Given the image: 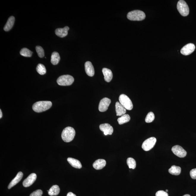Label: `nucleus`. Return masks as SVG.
Wrapping results in <instances>:
<instances>
[{
	"label": "nucleus",
	"mask_w": 196,
	"mask_h": 196,
	"mask_svg": "<svg viewBox=\"0 0 196 196\" xmlns=\"http://www.w3.org/2000/svg\"><path fill=\"white\" fill-rule=\"evenodd\" d=\"M52 103L50 101H40L34 104L32 109L35 112L40 113L44 112L50 109Z\"/></svg>",
	"instance_id": "obj_1"
},
{
	"label": "nucleus",
	"mask_w": 196,
	"mask_h": 196,
	"mask_svg": "<svg viewBox=\"0 0 196 196\" xmlns=\"http://www.w3.org/2000/svg\"><path fill=\"white\" fill-rule=\"evenodd\" d=\"M75 131L71 127H67L65 128L62 132L61 138L62 140L66 143H69L73 140L75 135Z\"/></svg>",
	"instance_id": "obj_2"
},
{
	"label": "nucleus",
	"mask_w": 196,
	"mask_h": 196,
	"mask_svg": "<svg viewBox=\"0 0 196 196\" xmlns=\"http://www.w3.org/2000/svg\"><path fill=\"white\" fill-rule=\"evenodd\" d=\"M128 19L132 21H141L145 19L146 15L143 11L135 10L129 12L127 15Z\"/></svg>",
	"instance_id": "obj_3"
},
{
	"label": "nucleus",
	"mask_w": 196,
	"mask_h": 196,
	"mask_svg": "<svg viewBox=\"0 0 196 196\" xmlns=\"http://www.w3.org/2000/svg\"><path fill=\"white\" fill-rule=\"evenodd\" d=\"M74 78L69 75H64L60 76L57 80L58 85L61 86H69L72 84Z\"/></svg>",
	"instance_id": "obj_4"
},
{
	"label": "nucleus",
	"mask_w": 196,
	"mask_h": 196,
	"mask_svg": "<svg viewBox=\"0 0 196 196\" xmlns=\"http://www.w3.org/2000/svg\"><path fill=\"white\" fill-rule=\"evenodd\" d=\"M119 102L126 110H131L133 108V104L130 98L126 95H120L119 98Z\"/></svg>",
	"instance_id": "obj_5"
},
{
	"label": "nucleus",
	"mask_w": 196,
	"mask_h": 196,
	"mask_svg": "<svg viewBox=\"0 0 196 196\" xmlns=\"http://www.w3.org/2000/svg\"><path fill=\"white\" fill-rule=\"evenodd\" d=\"M177 8L180 14L182 16H187L189 14V8L185 1L180 0L178 1Z\"/></svg>",
	"instance_id": "obj_6"
},
{
	"label": "nucleus",
	"mask_w": 196,
	"mask_h": 196,
	"mask_svg": "<svg viewBox=\"0 0 196 196\" xmlns=\"http://www.w3.org/2000/svg\"><path fill=\"white\" fill-rule=\"evenodd\" d=\"M157 141L156 138L151 137L145 140L142 145V148L145 151H148L152 148Z\"/></svg>",
	"instance_id": "obj_7"
},
{
	"label": "nucleus",
	"mask_w": 196,
	"mask_h": 196,
	"mask_svg": "<svg viewBox=\"0 0 196 196\" xmlns=\"http://www.w3.org/2000/svg\"><path fill=\"white\" fill-rule=\"evenodd\" d=\"M172 151L174 154L180 158H184L187 155V152L182 147L179 145H176L172 148Z\"/></svg>",
	"instance_id": "obj_8"
},
{
	"label": "nucleus",
	"mask_w": 196,
	"mask_h": 196,
	"mask_svg": "<svg viewBox=\"0 0 196 196\" xmlns=\"http://www.w3.org/2000/svg\"><path fill=\"white\" fill-rule=\"evenodd\" d=\"M111 101L108 98H104L100 101L99 106V110L101 112L107 111L110 105Z\"/></svg>",
	"instance_id": "obj_9"
},
{
	"label": "nucleus",
	"mask_w": 196,
	"mask_h": 196,
	"mask_svg": "<svg viewBox=\"0 0 196 196\" xmlns=\"http://www.w3.org/2000/svg\"><path fill=\"white\" fill-rule=\"evenodd\" d=\"M195 48V45L192 43L187 44L181 49V53L184 55H188L192 54Z\"/></svg>",
	"instance_id": "obj_10"
},
{
	"label": "nucleus",
	"mask_w": 196,
	"mask_h": 196,
	"mask_svg": "<svg viewBox=\"0 0 196 196\" xmlns=\"http://www.w3.org/2000/svg\"><path fill=\"white\" fill-rule=\"evenodd\" d=\"M37 176L35 173H32L28 176L23 182V186L27 187L32 185L37 179Z\"/></svg>",
	"instance_id": "obj_11"
},
{
	"label": "nucleus",
	"mask_w": 196,
	"mask_h": 196,
	"mask_svg": "<svg viewBox=\"0 0 196 196\" xmlns=\"http://www.w3.org/2000/svg\"><path fill=\"white\" fill-rule=\"evenodd\" d=\"M99 129L104 132L105 135H112L113 133V127L108 124H101L99 125Z\"/></svg>",
	"instance_id": "obj_12"
},
{
	"label": "nucleus",
	"mask_w": 196,
	"mask_h": 196,
	"mask_svg": "<svg viewBox=\"0 0 196 196\" xmlns=\"http://www.w3.org/2000/svg\"><path fill=\"white\" fill-rule=\"evenodd\" d=\"M85 71L86 74L90 77H92L94 74V67L92 63L90 61H87L85 64Z\"/></svg>",
	"instance_id": "obj_13"
},
{
	"label": "nucleus",
	"mask_w": 196,
	"mask_h": 196,
	"mask_svg": "<svg viewBox=\"0 0 196 196\" xmlns=\"http://www.w3.org/2000/svg\"><path fill=\"white\" fill-rule=\"evenodd\" d=\"M69 27L68 26L63 28H59L56 29L55 34L58 37H64L67 35L68 31L69 30Z\"/></svg>",
	"instance_id": "obj_14"
},
{
	"label": "nucleus",
	"mask_w": 196,
	"mask_h": 196,
	"mask_svg": "<svg viewBox=\"0 0 196 196\" xmlns=\"http://www.w3.org/2000/svg\"><path fill=\"white\" fill-rule=\"evenodd\" d=\"M23 176V173L22 172H19L18 173L15 177L12 179V180L10 183L9 186H8V189H11V188L14 187V186L18 184L22 179Z\"/></svg>",
	"instance_id": "obj_15"
},
{
	"label": "nucleus",
	"mask_w": 196,
	"mask_h": 196,
	"mask_svg": "<svg viewBox=\"0 0 196 196\" xmlns=\"http://www.w3.org/2000/svg\"><path fill=\"white\" fill-rule=\"evenodd\" d=\"M115 107L117 116H121L126 113V109L120 103V102H117L116 104Z\"/></svg>",
	"instance_id": "obj_16"
},
{
	"label": "nucleus",
	"mask_w": 196,
	"mask_h": 196,
	"mask_svg": "<svg viewBox=\"0 0 196 196\" xmlns=\"http://www.w3.org/2000/svg\"><path fill=\"white\" fill-rule=\"evenodd\" d=\"M103 74L104 76V79L107 82H110L113 78V73L111 70L107 68H103Z\"/></svg>",
	"instance_id": "obj_17"
},
{
	"label": "nucleus",
	"mask_w": 196,
	"mask_h": 196,
	"mask_svg": "<svg viewBox=\"0 0 196 196\" xmlns=\"http://www.w3.org/2000/svg\"><path fill=\"white\" fill-rule=\"evenodd\" d=\"M106 165V161L103 159H99L96 160L93 163V166L96 170L102 169Z\"/></svg>",
	"instance_id": "obj_18"
},
{
	"label": "nucleus",
	"mask_w": 196,
	"mask_h": 196,
	"mask_svg": "<svg viewBox=\"0 0 196 196\" xmlns=\"http://www.w3.org/2000/svg\"><path fill=\"white\" fill-rule=\"evenodd\" d=\"M15 20L14 16H11L8 19L5 26L4 27V30L6 31H8L12 28Z\"/></svg>",
	"instance_id": "obj_19"
},
{
	"label": "nucleus",
	"mask_w": 196,
	"mask_h": 196,
	"mask_svg": "<svg viewBox=\"0 0 196 196\" xmlns=\"http://www.w3.org/2000/svg\"><path fill=\"white\" fill-rule=\"evenodd\" d=\"M67 161L73 167L79 169H81L82 167L81 162L78 159L72 158H68L67 159Z\"/></svg>",
	"instance_id": "obj_20"
},
{
	"label": "nucleus",
	"mask_w": 196,
	"mask_h": 196,
	"mask_svg": "<svg viewBox=\"0 0 196 196\" xmlns=\"http://www.w3.org/2000/svg\"><path fill=\"white\" fill-rule=\"evenodd\" d=\"M47 192H48V194L50 196H56L59 193L60 188L58 185H53L49 190H47Z\"/></svg>",
	"instance_id": "obj_21"
},
{
	"label": "nucleus",
	"mask_w": 196,
	"mask_h": 196,
	"mask_svg": "<svg viewBox=\"0 0 196 196\" xmlns=\"http://www.w3.org/2000/svg\"><path fill=\"white\" fill-rule=\"evenodd\" d=\"M60 59V56L58 52H54L52 53L51 56V60H50L52 64L54 65L58 64Z\"/></svg>",
	"instance_id": "obj_22"
},
{
	"label": "nucleus",
	"mask_w": 196,
	"mask_h": 196,
	"mask_svg": "<svg viewBox=\"0 0 196 196\" xmlns=\"http://www.w3.org/2000/svg\"><path fill=\"white\" fill-rule=\"evenodd\" d=\"M181 168L180 167L173 165L169 170V172L173 175H179L181 173Z\"/></svg>",
	"instance_id": "obj_23"
},
{
	"label": "nucleus",
	"mask_w": 196,
	"mask_h": 196,
	"mask_svg": "<svg viewBox=\"0 0 196 196\" xmlns=\"http://www.w3.org/2000/svg\"><path fill=\"white\" fill-rule=\"evenodd\" d=\"M130 120V117L129 115L127 114H125L122 115L121 117L118 119L117 121L120 125L126 123L129 121Z\"/></svg>",
	"instance_id": "obj_24"
},
{
	"label": "nucleus",
	"mask_w": 196,
	"mask_h": 196,
	"mask_svg": "<svg viewBox=\"0 0 196 196\" xmlns=\"http://www.w3.org/2000/svg\"><path fill=\"white\" fill-rule=\"evenodd\" d=\"M20 53L22 56L26 57H31L32 56L33 52L29 49L24 48L21 50Z\"/></svg>",
	"instance_id": "obj_25"
},
{
	"label": "nucleus",
	"mask_w": 196,
	"mask_h": 196,
	"mask_svg": "<svg viewBox=\"0 0 196 196\" xmlns=\"http://www.w3.org/2000/svg\"><path fill=\"white\" fill-rule=\"evenodd\" d=\"M127 163L130 169H135L136 167V163L135 160L132 158H129L127 160Z\"/></svg>",
	"instance_id": "obj_26"
},
{
	"label": "nucleus",
	"mask_w": 196,
	"mask_h": 196,
	"mask_svg": "<svg viewBox=\"0 0 196 196\" xmlns=\"http://www.w3.org/2000/svg\"><path fill=\"white\" fill-rule=\"evenodd\" d=\"M36 70L37 72L40 75H45L46 73V69L45 67L41 64H39L37 65Z\"/></svg>",
	"instance_id": "obj_27"
},
{
	"label": "nucleus",
	"mask_w": 196,
	"mask_h": 196,
	"mask_svg": "<svg viewBox=\"0 0 196 196\" xmlns=\"http://www.w3.org/2000/svg\"><path fill=\"white\" fill-rule=\"evenodd\" d=\"M155 116L154 114L152 112H150L147 114L146 118H145V122L146 123H150L152 122L154 120Z\"/></svg>",
	"instance_id": "obj_28"
},
{
	"label": "nucleus",
	"mask_w": 196,
	"mask_h": 196,
	"mask_svg": "<svg viewBox=\"0 0 196 196\" xmlns=\"http://www.w3.org/2000/svg\"><path fill=\"white\" fill-rule=\"evenodd\" d=\"M36 51L37 52L38 56L40 58H43L45 56V52L43 49L40 46H37L36 47Z\"/></svg>",
	"instance_id": "obj_29"
},
{
	"label": "nucleus",
	"mask_w": 196,
	"mask_h": 196,
	"mask_svg": "<svg viewBox=\"0 0 196 196\" xmlns=\"http://www.w3.org/2000/svg\"><path fill=\"white\" fill-rule=\"evenodd\" d=\"M42 191L41 189H37L32 192L30 194V196H42Z\"/></svg>",
	"instance_id": "obj_30"
},
{
	"label": "nucleus",
	"mask_w": 196,
	"mask_h": 196,
	"mask_svg": "<svg viewBox=\"0 0 196 196\" xmlns=\"http://www.w3.org/2000/svg\"><path fill=\"white\" fill-rule=\"evenodd\" d=\"M156 196H169L167 193L164 191L160 190L156 193Z\"/></svg>",
	"instance_id": "obj_31"
},
{
	"label": "nucleus",
	"mask_w": 196,
	"mask_h": 196,
	"mask_svg": "<svg viewBox=\"0 0 196 196\" xmlns=\"http://www.w3.org/2000/svg\"><path fill=\"white\" fill-rule=\"evenodd\" d=\"M190 175L192 179H196V168L191 170L190 171Z\"/></svg>",
	"instance_id": "obj_32"
},
{
	"label": "nucleus",
	"mask_w": 196,
	"mask_h": 196,
	"mask_svg": "<svg viewBox=\"0 0 196 196\" xmlns=\"http://www.w3.org/2000/svg\"><path fill=\"white\" fill-rule=\"evenodd\" d=\"M67 196H76V195H75V194L73 193L72 192H69L68 193Z\"/></svg>",
	"instance_id": "obj_33"
},
{
	"label": "nucleus",
	"mask_w": 196,
	"mask_h": 196,
	"mask_svg": "<svg viewBox=\"0 0 196 196\" xmlns=\"http://www.w3.org/2000/svg\"><path fill=\"white\" fill-rule=\"evenodd\" d=\"M2 117V113L1 112V110H0V118H1V117Z\"/></svg>",
	"instance_id": "obj_34"
},
{
	"label": "nucleus",
	"mask_w": 196,
	"mask_h": 196,
	"mask_svg": "<svg viewBox=\"0 0 196 196\" xmlns=\"http://www.w3.org/2000/svg\"><path fill=\"white\" fill-rule=\"evenodd\" d=\"M183 196H191L190 195H189V194H186Z\"/></svg>",
	"instance_id": "obj_35"
},
{
	"label": "nucleus",
	"mask_w": 196,
	"mask_h": 196,
	"mask_svg": "<svg viewBox=\"0 0 196 196\" xmlns=\"http://www.w3.org/2000/svg\"><path fill=\"white\" fill-rule=\"evenodd\" d=\"M168 191V190H167V189H166V192H167Z\"/></svg>",
	"instance_id": "obj_36"
}]
</instances>
